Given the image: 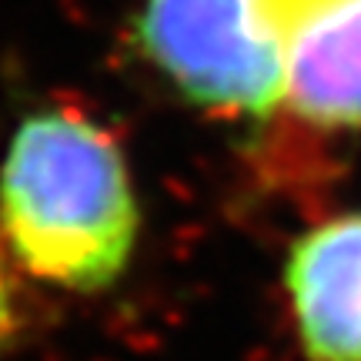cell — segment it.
<instances>
[{
  "instance_id": "cell-3",
  "label": "cell",
  "mask_w": 361,
  "mask_h": 361,
  "mask_svg": "<svg viewBox=\"0 0 361 361\" xmlns=\"http://www.w3.org/2000/svg\"><path fill=\"white\" fill-rule=\"evenodd\" d=\"M284 104L314 128H361V0H281Z\"/></svg>"
},
{
  "instance_id": "cell-4",
  "label": "cell",
  "mask_w": 361,
  "mask_h": 361,
  "mask_svg": "<svg viewBox=\"0 0 361 361\" xmlns=\"http://www.w3.org/2000/svg\"><path fill=\"white\" fill-rule=\"evenodd\" d=\"M284 288L311 361H361V214H341L301 234Z\"/></svg>"
},
{
  "instance_id": "cell-5",
  "label": "cell",
  "mask_w": 361,
  "mask_h": 361,
  "mask_svg": "<svg viewBox=\"0 0 361 361\" xmlns=\"http://www.w3.org/2000/svg\"><path fill=\"white\" fill-rule=\"evenodd\" d=\"M13 324H17V311H13L11 278H7V268H4V261H0V348H4V341L13 335Z\"/></svg>"
},
{
  "instance_id": "cell-1",
  "label": "cell",
  "mask_w": 361,
  "mask_h": 361,
  "mask_svg": "<svg viewBox=\"0 0 361 361\" xmlns=\"http://www.w3.org/2000/svg\"><path fill=\"white\" fill-rule=\"evenodd\" d=\"M137 221L128 161L101 124L61 107L20 121L0 164V231L20 268L101 291L128 268Z\"/></svg>"
},
{
  "instance_id": "cell-2",
  "label": "cell",
  "mask_w": 361,
  "mask_h": 361,
  "mask_svg": "<svg viewBox=\"0 0 361 361\" xmlns=\"http://www.w3.org/2000/svg\"><path fill=\"white\" fill-rule=\"evenodd\" d=\"M137 40L207 111L264 117L284 104L281 0H144Z\"/></svg>"
}]
</instances>
